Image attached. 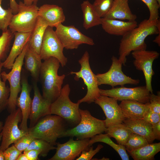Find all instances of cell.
Listing matches in <instances>:
<instances>
[{
    "label": "cell",
    "instance_id": "cell-1",
    "mask_svg": "<svg viewBox=\"0 0 160 160\" xmlns=\"http://www.w3.org/2000/svg\"><path fill=\"white\" fill-rule=\"evenodd\" d=\"M160 33L159 19L150 21L145 19L136 27L128 31L122 36L119 49V60L124 65L127 61V56L131 52L145 50L147 45L145 39L149 36Z\"/></svg>",
    "mask_w": 160,
    "mask_h": 160
},
{
    "label": "cell",
    "instance_id": "cell-2",
    "mask_svg": "<svg viewBox=\"0 0 160 160\" xmlns=\"http://www.w3.org/2000/svg\"><path fill=\"white\" fill-rule=\"evenodd\" d=\"M60 63L56 58L51 57L44 60L41 67L39 77L41 81L42 96L51 103L59 96L65 75H59Z\"/></svg>",
    "mask_w": 160,
    "mask_h": 160
},
{
    "label": "cell",
    "instance_id": "cell-3",
    "mask_svg": "<svg viewBox=\"0 0 160 160\" xmlns=\"http://www.w3.org/2000/svg\"><path fill=\"white\" fill-rule=\"evenodd\" d=\"M66 122L58 116L47 115L28 128V132L35 138L42 139L54 145L56 144L57 139L67 129Z\"/></svg>",
    "mask_w": 160,
    "mask_h": 160
},
{
    "label": "cell",
    "instance_id": "cell-4",
    "mask_svg": "<svg viewBox=\"0 0 160 160\" xmlns=\"http://www.w3.org/2000/svg\"><path fill=\"white\" fill-rule=\"evenodd\" d=\"M81 119L79 123L72 128L67 129L60 137H76L77 140L91 138L106 132L105 120L92 116L87 110L79 109Z\"/></svg>",
    "mask_w": 160,
    "mask_h": 160
},
{
    "label": "cell",
    "instance_id": "cell-5",
    "mask_svg": "<svg viewBox=\"0 0 160 160\" xmlns=\"http://www.w3.org/2000/svg\"><path fill=\"white\" fill-rule=\"evenodd\" d=\"M70 91L68 84L62 88L59 96L51 104L50 112V114L58 116L68 123L75 126L81 119L80 104L74 103L70 100Z\"/></svg>",
    "mask_w": 160,
    "mask_h": 160
},
{
    "label": "cell",
    "instance_id": "cell-6",
    "mask_svg": "<svg viewBox=\"0 0 160 160\" xmlns=\"http://www.w3.org/2000/svg\"><path fill=\"white\" fill-rule=\"evenodd\" d=\"M89 58V53L86 51L79 60V63L81 66L80 70L78 72L71 71L70 73L71 74L75 75V80L82 79L87 86L86 94L77 102L80 104L84 102L88 104L94 102L95 99L100 95L96 75L92 72L90 65Z\"/></svg>",
    "mask_w": 160,
    "mask_h": 160
},
{
    "label": "cell",
    "instance_id": "cell-7",
    "mask_svg": "<svg viewBox=\"0 0 160 160\" xmlns=\"http://www.w3.org/2000/svg\"><path fill=\"white\" fill-rule=\"evenodd\" d=\"M28 42L25 45L22 52L17 57L14 63L11 71L8 73L5 71L1 73L2 80H7L10 85V92L7 107L11 113L16 109L17 100L18 94L21 90V73L25 53Z\"/></svg>",
    "mask_w": 160,
    "mask_h": 160
},
{
    "label": "cell",
    "instance_id": "cell-8",
    "mask_svg": "<svg viewBox=\"0 0 160 160\" xmlns=\"http://www.w3.org/2000/svg\"><path fill=\"white\" fill-rule=\"evenodd\" d=\"M39 7L37 5H25L20 1L17 13L14 15L9 26L13 33L31 32L33 30L38 17Z\"/></svg>",
    "mask_w": 160,
    "mask_h": 160
},
{
    "label": "cell",
    "instance_id": "cell-9",
    "mask_svg": "<svg viewBox=\"0 0 160 160\" xmlns=\"http://www.w3.org/2000/svg\"><path fill=\"white\" fill-rule=\"evenodd\" d=\"M112 63L108 71L96 75L98 85L106 84L112 88L117 85L124 86L127 84L137 85L140 82L138 79H134L125 75L122 71V64L114 56L111 58Z\"/></svg>",
    "mask_w": 160,
    "mask_h": 160
},
{
    "label": "cell",
    "instance_id": "cell-10",
    "mask_svg": "<svg viewBox=\"0 0 160 160\" xmlns=\"http://www.w3.org/2000/svg\"><path fill=\"white\" fill-rule=\"evenodd\" d=\"M64 47L52 27L48 26L44 36L40 55L44 60L51 57L57 59L62 67L66 64L67 58L64 55Z\"/></svg>",
    "mask_w": 160,
    "mask_h": 160
},
{
    "label": "cell",
    "instance_id": "cell-11",
    "mask_svg": "<svg viewBox=\"0 0 160 160\" xmlns=\"http://www.w3.org/2000/svg\"><path fill=\"white\" fill-rule=\"evenodd\" d=\"M55 28L56 34L66 49H77L83 44H95L92 39L83 34L73 25L66 26L60 23Z\"/></svg>",
    "mask_w": 160,
    "mask_h": 160
},
{
    "label": "cell",
    "instance_id": "cell-12",
    "mask_svg": "<svg viewBox=\"0 0 160 160\" xmlns=\"http://www.w3.org/2000/svg\"><path fill=\"white\" fill-rule=\"evenodd\" d=\"M22 119V113L19 108L7 116L1 131L2 136L0 150L4 151L10 145L28 133L18 127V124Z\"/></svg>",
    "mask_w": 160,
    "mask_h": 160
},
{
    "label": "cell",
    "instance_id": "cell-13",
    "mask_svg": "<svg viewBox=\"0 0 160 160\" xmlns=\"http://www.w3.org/2000/svg\"><path fill=\"white\" fill-rule=\"evenodd\" d=\"M100 95L112 97L117 100H135L144 103L149 102L151 94L145 86L133 88L122 86L105 90L100 89Z\"/></svg>",
    "mask_w": 160,
    "mask_h": 160
},
{
    "label": "cell",
    "instance_id": "cell-14",
    "mask_svg": "<svg viewBox=\"0 0 160 160\" xmlns=\"http://www.w3.org/2000/svg\"><path fill=\"white\" fill-rule=\"evenodd\" d=\"M132 57L134 59L133 63L136 68L143 72L146 87L151 93H153L151 82L154 72L152 68L154 60L157 59L159 53L155 51L142 50L133 51Z\"/></svg>",
    "mask_w": 160,
    "mask_h": 160
},
{
    "label": "cell",
    "instance_id": "cell-15",
    "mask_svg": "<svg viewBox=\"0 0 160 160\" xmlns=\"http://www.w3.org/2000/svg\"><path fill=\"white\" fill-rule=\"evenodd\" d=\"M89 138L74 140L70 138L66 143H56L55 155L49 160H73L80 155L84 150H88Z\"/></svg>",
    "mask_w": 160,
    "mask_h": 160
},
{
    "label": "cell",
    "instance_id": "cell-16",
    "mask_svg": "<svg viewBox=\"0 0 160 160\" xmlns=\"http://www.w3.org/2000/svg\"><path fill=\"white\" fill-rule=\"evenodd\" d=\"M117 100L106 96L100 95L94 101L102 108L106 117V128L115 124L122 123L125 119Z\"/></svg>",
    "mask_w": 160,
    "mask_h": 160
},
{
    "label": "cell",
    "instance_id": "cell-17",
    "mask_svg": "<svg viewBox=\"0 0 160 160\" xmlns=\"http://www.w3.org/2000/svg\"><path fill=\"white\" fill-rule=\"evenodd\" d=\"M33 86L34 95L29 117L30 120V128L34 126L42 117L50 114L51 104L41 95L37 82L33 81Z\"/></svg>",
    "mask_w": 160,
    "mask_h": 160
},
{
    "label": "cell",
    "instance_id": "cell-18",
    "mask_svg": "<svg viewBox=\"0 0 160 160\" xmlns=\"http://www.w3.org/2000/svg\"><path fill=\"white\" fill-rule=\"evenodd\" d=\"M21 83V93L17 100V106L20 109L22 114V119L19 128L28 132L27 121L32 101L30 94L31 89L27 78L24 74L22 75Z\"/></svg>",
    "mask_w": 160,
    "mask_h": 160
},
{
    "label": "cell",
    "instance_id": "cell-19",
    "mask_svg": "<svg viewBox=\"0 0 160 160\" xmlns=\"http://www.w3.org/2000/svg\"><path fill=\"white\" fill-rule=\"evenodd\" d=\"M101 25L103 30L112 35L122 36L138 26L136 20L125 21L102 18Z\"/></svg>",
    "mask_w": 160,
    "mask_h": 160
},
{
    "label": "cell",
    "instance_id": "cell-20",
    "mask_svg": "<svg viewBox=\"0 0 160 160\" xmlns=\"http://www.w3.org/2000/svg\"><path fill=\"white\" fill-rule=\"evenodd\" d=\"M38 16L46 21L49 26L56 27L65 20L63 8L55 4H45L39 8Z\"/></svg>",
    "mask_w": 160,
    "mask_h": 160
},
{
    "label": "cell",
    "instance_id": "cell-21",
    "mask_svg": "<svg viewBox=\"0 0 160 160\" xmlns=\"http://www.w3.org/2000/svg\"><path fill=\"white\" fill-rule=\"evenodd\" d=\"M31 32H16L13 33L15 37L14 43L8 56L3 62V67L7 69H11L15 59L29 41Z\"/></svg>",
    "mask_w": 160,
    "mask_h": 160
},
{
    "label": "cell",
    "instance_id": "cell-22",
    "mask_svg": "<svg viewBox=\"0 0 160 160\" xmlns=\"http://www.w3.org/2000/svg\"><path fill=\"white\" fill-rule=\"evenodd\" d=\"M128 0H114L111 9L103 18L122 20H135L137 17L131 12Z\"/></svg>",
    "mask_w": 160,
    "mask_h": 160
},
{
    "label": "cell",
    "instance_id": "cell-23",
    "mask_svg": "<svg viewBox=\"0 0 160 160\" xmlns=\"http://www.w3.org/2000/svg\"><path fill=\"white\" fill-rule=\"evenodd\" d=\"M119 105L125 118L143 119L149 108V102L144 103L132 100L121 101Z\"/></svg>",
    "mask_w": 160,
    "mask_h": 160
},
{
    "label": "cell",
    "instance_id": "cell-24",
    "mask_svg": "<svg viewBox=\"0 0 160 160\" xmlns=\"http://www.w3.org/2000/svg\"><path fill=\"white\" fill-rule=\"evenodd\" d=\"M123 123L128 127L132 133L144 138L149 144L155 140L152 132V125L142 119L125 118Z\"/></svg>",
    "mask_w": 160,
    "mask_h": 160
},
{
    "label": "cell",
    "instance_id": "cell-25",
    "mask_svg": "<svg viewBox=\"0 0 160 160\" xmlns=\"http://www.w3.org/2000/svg\"><path fill=\"white\" fill-rule=\"evenodd\" d=\"M49 26L46 21L38 16L36 23L31 32L28 41L29 47L39 55L45 31Z\"/></svg>",
    "mask_w": 160,
    "mask_h": 160
},
{
    "label": "cell",
    "instance_id": "cell-26",
    "mask_svg": "<svg viewBox=\"0 0 160 160\" xmlns=\"http://www.w3.org/2000/svg\"><path fill=\"white\" fill-rule=\"evenodd\" d=\"M25 67L31 73L33 81L37 82L39 79L41 59L40 55L32 50L28 44L24 56Z\"/></svg>",
    "mask_w": 160,
    "mask_h": 160
},
{
    "label": "cell",
    "instance_id": "cell-27",
    "mask_svg": "<svg viewBox=\"0 0 160 160\" xmlns=\"http://www.w3.org/2000/svg\"><path fill=\"white\" fill-rule=\"evenodd\" d=\"M83 13V26L86 30L101 25V18L89 0L84 1L81 5Z\"/></svg>",
    "mask_w": 160,
    "mask_h": 160
},
{
    "label": "cell",
    "instance_id": "cell-28",
    "mask_svg": "<svg viewBox=\"0 0 160 160\" xmlns=\"http://www.w3.org/2000/svg\"><path fill=\"white\" fill-rule=\"evenodd\" d=\"M160 151V143H152L128 152L134 160H153Z\"/></svg>",
    "mask_w": 160,
    "mask_h": 160
},
{
    "label": "cell",
    "instance_id": "cell-29",
    "mask_svg": "<svg viewBox=\"0 0 160 160\" xmlns=\"http://www.w3.org/2000/svg\"><path fill=\"white\" fill-rule=\"evenodd\" d=\"M105 132L113 137L119 144L125 145L131 134V129L123 123L115 124L107 128Z\"/></svg>",
    "mask_w": 160,
    "mask_h": 160
},
{
    "label": "cell",
    "instance_id": "cell-30",
    "mask_svg": "<svg viewBox=\"0 0 160 160\" xmlns=\"http://www.w3.org/2000/svg\"><path fill=\"white\" fill-rule=\"evenodd\" d=\"M98 142L105 143L111 147L118 153L122 160L129 159L124 145L115 143L107 133H100L91 138L89 140V146L90 147L94 143Z\"/></svg>",
    "mask_w": 160,
    "mask_h": 160
},
{
    "label": "cell",
    "instance_id": "cell-31",
    "mask_svg": "<svg viewBox=\"0 0 160 160\" xmlns=\"http://www.w3.org/2000/svg\"><path fill=\"white\" fill-rule=\"evenodd\" d=\"M56 149V147L54 146V145L42 139L35 138L25 151L31 149L36 150L40 152V156L45 157L47 156L50 151Z\"/></svg>",
    "mask_w": 160,
    "mask_h": 160
},
{
    "label": "cell",
    "instance_id": "cell-32",
    "mask_svg": "<svg viewBox=\"0 0 160 160\" xmlns=\"http://www.w3.org/2000/svg\"><path fill=\"white\" fill-rule=\"evenodd\" d=\"M149 143L143 137L137 134L132 133L124 145L128 152L139 148Z\"/></svg>",
    "mask_w": 160,
    "mask_h": 160
},
{
    "label": "cell",
    "instance_id": "cell-33",
    "mask_svg": "<svg viewBox=\"0 0 160 160\" xmlns=\"http://www.w3.org/2000/svg\"><path fill=\"white\" fill-rule=\"evenodd\" d=\"M14 36L9 29L2 32L0 36V61L5 58Z\"/></svg>",
    "mask_w": 160,
    "mask_h": 160
},
{
    "label": "cell",
    "instance_id": "cell-34",
    "mask_svg": "<svg viewBox=\"0 0 160 160\" xmlns=\"http://www.w3.org/2000/svg\"><path fill=\"white\" fill-rule=\"evenodd\" d=\"M3 66V62L0 61V113L7 107L10 92V88L6 86L5 81L1 79V73Z\"/></svg>",
    "mask_w": 160,
    "mask_h": 160
},
{
    "label": "cell",
    "instance_id": "cell-35",
    "mask_svg": "<svg viewBox=\"0 0 160 160\" xmlns=\"http://www.w3.org/2000/svg\"><path fill=\"white\" fill-rule=\"evenodd\" d=\"M113 1L95 0L92 4L99 16L101 18H103L111 9Z\"/></svg>",
    "mask_w": 160,
    "mask_h": 160
},
{
    "label": "cell",
    "instance_id": "cell-36",
    "mask_svg": "<svg viewBox=\"0 0 160 160\" xmlns=\"http://www.w3.org/2000/svg\"><path fill=\"white\" fill-rule=\"evenodd\" d=\"M13 15L10 8L4 9L0 5V30L4 32L8 29Z\"/></svg>",
    "mask_w": 160,
    "mask_h": 160
},
{
    "label": "cell",
    "instance_id": "cell-37",
    "mask_svg": "<svg viewBox=\"0 0 160 160\" xmlns=\"http://www.w3.org/2000/svg\"><path fill=\"white\" fill-rule=\"evenodd\" d=\"M148 7L150 13L148 20L150 21L155 20L159 19V9L160 5L157 0H141Z\"/></svg>",
    "mask_w": 160,
    "mask_h": 160
},
{
    "label": "cell",
    "instance_id": "cell-38",
    "mask_svg": "<svg viewBox=\"0 0 160 160\" xmlns=\"http://www.w3.org/2000/svg\"><path fill=\"white\" fill-rule=\"evenodd\" d=\"M35 139L28 132L15 142L14 143V145L18 150L22 152L26 150Z\"/></svg>",
    "mask_w": 160,
    "mask_h": 160
},
{
    "label": "cell",
    "instance_id": "cell-39",
    "mask_svg": "<svg viewBox=\"0 0 160 160\" xmlns=\"http://www.w3.org/2000/svg\"><path fill=\"white\" fill-rule=\"evenodd\" d=\"M103 147V145L99 144L96 148L94 149L93 147L90 146L88 150H84L81 152L80 156L76 160H90Z\"/></svg>",
    "mask_w": 160,
    "mask_h": 160
},
{
    "label": "cell",
    "instance_id": "cell-40",
    "mask_svg": "<svg viewBox=\"0 0 160 160\" xmlns=\"http://www.w3.org/2000/svg\"><path fill=\"white\" fill-rule=\"evenodd\" d=\"M149 108L153 112L160 114V92L157 95L151 93L149 100Z\"/></svg>",
    "mask_w": 160,
    "mask_h": 160
},
{
    "label": "cell",
    "instance_id": "cell-41",
    "mask_svg": "<svg viewBox=\"0 0 160 160\" xmlns=\"http://www.w3.org/2000/svg\"><path fill=\"white\" fill-rule=\"evenodd\" d=\"M22 152L18 150L14 145H12L4 151L5 160H17Z\"/></svg>",
    "mask_w": 160,
    "mask_h": 160
},
{
    "label": "cell",
    "instance_id": "cell-42",
    "mask_svg": "<svg viewBox=\"0 0 160 160\" xmlns=\"http://www.w3.org/2000/svg\"><path fill=\"white\" fill-rule=\"evenodd\" d=\"M143 119L151 124H154L160 121V114L153 112L149 108L144 114Z\"/></svg>",
    "mask_w": 160,
    "mask_h": 160
},
{
    "label": "cell",
    "instance_id": "cell-43",
    "mask_svg": "<svg viewBox=\"0 0 160 160\" xmlns=\"http://www.w3.org/2000/svg\"><path fill=\"white\" fill-rule=\"evenodd\" d=\"M23 151V153L26 155L29 160L39 159L38 156L40 153L39 151L36 150L31 149Z\"/></svg>",
    "mask_w": 160,
    "mask_h": 160
},
{
    "label": "cell",
    "instance_id": "cell-44",
    "mask_svg": "<svg viewBox=\"0 0 160 160\" xmlns=\"http://www.w3.org/2000/svg\"><path fill=\"white\" fill-rule=\"evenodd\" d=\"M152 125V132L155 140H160V121Z\"/></svg>",
    "mask_w": 160,
    "mask_h": 160
},
{
    "label": "cell",
    "instance_id": "cell-45",
    "mask_svg": "<svg viewBox=\"0 0 160 160\" xmlns=\"http://www.w3.org/2000/svg\"><path fill=\"white\" fill-rule=\"evenodd\" d=\"M10 8L11 9L14 15L18 12V4L15 0H9Z\"/></svg>",
    "mask_w": 160,
    "mask_h": 160
},
{
    "label": "cell",
    "instance_id": "cell-46",
    "mask_svg": "<svg viewBox=\"0 0 160 160\" xmlns=\"http://www.w3.org/2000/svg\"><path fill=\"white\" fill-rule=\"evenodd\" d=\"M39 0H23V3L26 5H30L33 4L37 5Z\"/></svg>",
    "mask_w": 160,
    "mask_h": 160
},
{
    "label": "cell",
    "instance_id": "cell-47",
    "mask_svg": "<svg viewBox=\"0 0 160 160\" xmlns=\"http://www.w3.org/2000/svg\"><path fill=\"white\" fill-rule=\"evenodd\" d=\"M17 160H29V159L25 154L21 153L18 156Z\"/></svg>",
    "mask_w": 160,
    "mask_h": 160
},
{
    "label": "cell",
    "instance_id": "cell-48",
    "mask_svg": "<svg viewBox=\"0 0 160 160\" xmlns=\"http://www.w3.org/2000/svg\"><path fill=\"white\" fill-rule=\"evenodd\" d=\"M156 37L155 39L153 41L155 43L158 44V45L160 46V33Z\"/></svg>",
    "mask_w": 160,
    "mask_h": 160
},
{
    "label": "cell",
    "instance_id": "cell-49",
    "mask_svg": "<svg viewBox=\"0 0 160 160\" xmlns=\"http://www.w3.org/2000/svg\"><path fill=\"white\" fill-rule=\"evenodd\" d=\"M0 160H5L4 151L0 150Z\"/></svg>",
    "mask_w": 160,
    "mask_h": 160
},
{
    "label": "cell",
    "instance_id": "cell-50",
    "mask_svg": "<svg viewBox=\"0 0 160 160\" xmlns=\"http://www.w3.org/2000/svg\"><path fill=\"white\" fill-rule=\"evenodd\" d=\"M3 123L2 121H0V133L1 132L3 127Z\"/></svg>",
    "mask_w": 160,
    "mask_h": 160
},
{
    "label": "cell",
    "instance_id": "cell-51",
    "mask_svg": "<svg viewBox=\"0 0 160 160\" xmlns=\"http://www.w3.org/2000/svg\"><path fill=\"white\" fill-rule=\"evenodd\" d=\"M2 132H1L0 133V141L2 139Z\"/></svg>",
    "mask_w": 160,
    "mask_h": 160
},
{
    "label": "cell",
    "instance_id": "cell-52",
    "mask_svg": "<svg viewBox=\"0 0 160 160\" xmlns=\"http://www.w3.org/2000/svg\"><path fill=\"white\" fill-rule=\"evenodd\" d=\"M159 4L160 5V0H157Z\"/></svg>",
    "mask_w": 160,
    "mask_h": 160
},
{
    "label": "cell",
    "instance_id": "cell-53",
    "mask_svg": "<svg viewBox=\"0 0 160 160\" xmlns=\"http://www.w3.org/2000/svg\"><path fill=\"white\" fill-rule=\"evenodd\" d=\"M2 0H0V5H1Z\"/></svg>",
    "mask_w": 160,
    "mask_h": 160
}]
</instances>
